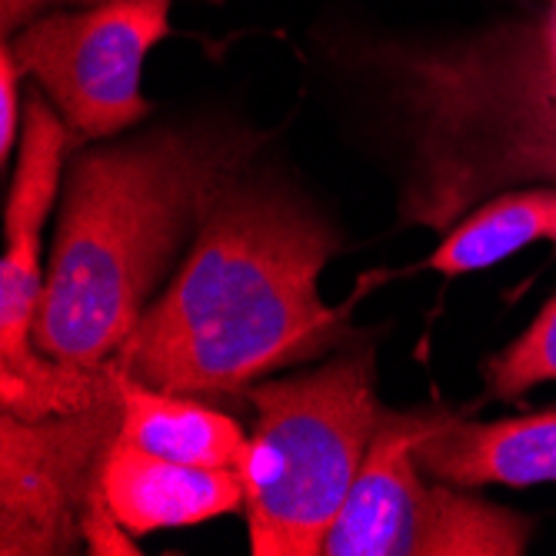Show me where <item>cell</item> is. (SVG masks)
Returning <instances> with one entry per match:
<instances>
[{
    "instance_id": "6da1fadb",
    "label": "cell",
    "mask_w": 556,
    "mask_h": 556,
    "mask_svg": "<svg viewBox=\"0 0 556 556\" xmlns=\"http://www.w3.org/2000/svg\"><path fill=\"white\" fill-rule=\"evenodd\" d=\"M337 227L280 180L240 177L207 214L174 280L114 361L147 387L240 396L333 350L346 314L320 300Z\"/></svg>"
},
{
    "instance_id": "7a4b0ae2",
    "label": "cell",
    "mask_w": 556,
    "mask_h": 556,
    "mask_svg": "<svg viewBox=\"0 0 556 556\" xmlns=\"http://www.w3.org/2000/svg\"><path fill=\"white\" fill-rule=\"evenodd\" d=\"M261 137L227 124L157 127L74 154L34 343L104 367L157 300L180 250L247 174Z\"/></svg>"
},
{
    "instance_id": "3957f363",
    "label": "cell",
    "mask_w": 556,
    "mask_h": 556,
    "mask_svg": "<svg viewBox=\"0 0 556 556\" xmlns=\"http://www.w3.org/2000/svg\"><path fill=\"white\" fill-rule=\"evenodd\" d=\"M417 111L403 220L446 227L490 190L556 184V77L543 27H503L410 71Z\"/></svg>"
},
{
    "instance_id": "277c9868",
    "label": "cell",
    "mask_w": 556,
    "mask_h": 556,
    "mask_svg": "<svg viewBox=\"0 0 556 556\" xmlns=\"http://www.w3.org/2000/svg\"><path fill=\"white\" fill-rule=\"evenodd\" d=\"M254 430L240 464L250 549L257 556H324V543L361 477L387 417L374 350L357 346L240 393Z\"/></svg>"
},
{
    "instance_id": "5b68a950",
    "label": "cell",
    "mask_w": 556,
    "mask_h": 556,
    "mask_svg": "<svg viewBox=\"0 0 556 556\" xmlns=\"http://www.w3.org/2000/svg\"><path fill=\"white\" fill-rule=\"evenodd\" d=\"M440 414L383 417L361 477L324 543V556H520L533 520L440 483L414 446Z\"/></svg>"
},
{
    "instance_id": "8992f818",
    "label": "cell",
    "mask_w": 556,
    "mask_h": 556,
    "mask_svg": "<svg viewBox=\"0 0 556 556\" xmlns=\"http://www.w3.org/2000/svg\"><path fill=\"white\" fill-rule=\"evenodd\" d=\"M71 127L54 111L43 90L24 104L21 161L14 170L4 211V267H0V414L37 420L61 414L77 393L71 364L47 357L34 343L43 300V227L64 184V157Z\"/></svg>"
},
{
    "instance_id": "52a82bcc",
    "label": "cell",
    "mask_w": 556,
    "mask_h": 556,
    "mask_svg": "<svg viewBox=\"0 0 556 556\" xmlns=\"http://www.w3.org/2000/svg\"><path fill=\"white\" fill-rule=\"evenodd\" d=\"M170 34V0H97L30 21L4 43L74 140H108L150 114L140 93L147 54Z\"/></svg>"
},
{
    "instance_id": "ba28073f",
    "label": "cell",
    "mask_w": 556,
    "mask_h": 556,
    "mask_svg": "<svg viewBox=\"0 0 556 556\" xmlns=\"http://www.w3.org/2000/svg\"><path fill=\"white\" fill-rule=\"evenodd\" d=\"M117 437V387L77 414L40 420L0 414V553L64 556L87 549L84 523Z\"/></svg>"
},
{
    "instance_id": "9c48e42d",
    "label": "cell",
    "mask_w": 556,
    "mask_h": 556,
    "mask_svg": "<svg viewBox=\"0 0 556 556\" xmlns=\"http://www.w3.org/2000/svg\"><path fill=\"white\" fill-rule=\"evenodd\" d=\"M100 486L111 514L130 536L243 510V480L237 470L177 464L121 437L108 453Z\"/></svg>"
},
{
    "instance_id": "30bf717a",
    "label": "cell",
    "mask_w": 556,
    "mask_h": 556,
    "mask_svg": "<svg viewBox=\"0 0 556 556\" xmlns=\"http://www.w3.org/2000/svg\"><path fill=\"white\" fill-rule=\"evenodd\" d=\"M417 467L453 486L556 483V410L477 424L440 414L414 446Z\"/></svg>"
},
{
    "instance_id": "8fae6325",
    "label": "cell",
    "mask_w": 556,
    "mask_h": 556,
    "mask_svg": "<svg viewBox=\"0 0 556 556\" xmlns=\"http://www.w3.org/2000/svg\"><path fill=\"white\" fill-rule=\"evenodd\" d=\"M111 367L121 400V440L177 464L240 470L250 433L230 414L190 393L147 387L114 357Z\"/></svg>"
},
{
    "instance_id": "7c38bea8",
    "label": "cell",
    "mask_w": 556,
    "mask_h": 556,
    "mask_svg": "<svg viewBox=\"0 0 556 556\" xmlns=\"http://www.w3.org/2000/svg\"><path fill=\"white\" fill-rule=\"evenodd\" d=\"M536 240L556 247V184L500 190V197L486 200L443 237L427 267L443 277H460L507 261Z\"/></svg>"
},
{
    "instance_id": "4fadbf2b",
    "label": "cell",
    "mask_w": 556,
    "mask_h": 556,
    "mask_svg": "<svg viewBox=\"0 0 556 556\" xmlns=\"http://www.w3.org/2000/svg\"><path fill=\"white\" fill-rule=\"evenodd\" d=\"M486 390L496 400H517L527 390L556 380V296L546 300V307L536 320L483 367Z\"/></svg>"
},
{
    "instance_id": "5bb4252c",
    "label": "cell",
    "mask_w": 556,
    "mask_h": 556,
    "mask_svg": "<svg viewBox=\"0 0 556 556\" xmlns=\"http://www.w3.org/2000/svg\"><path fill=\"white\" fill-rule=\"evenodd\" d=\"M24 71L17 67L11 47L4 43V54H0V161H11L17 150V127L21 121V84Z\"/></svg>"
},
{
    "instance_id": "9a60e30c",
    "label": "cell",
    "mask_w": 556,
    "mask_h": 556,
    "mask_svg": "<svg viewBox=\"0 0 556 556\" xmlns=\"http://www.w3.org/2000/svg\"><path fill=\"white\" fill-rule=\"evenodd\" d=\"M50 4H61V0H4V40L24 30L30 21L43 17Z\"/></svg>"
},
{
    "instance_id": "2e32d148",
    "label": "cell",
    "mask_w": 556,
    "mask_h": 556,
    "mask_svg": "<svg viewBox=\"0 0 556 556\" xmlns=\"http://www.w3.org/2000/svg\"><path fill=\"white\" fill-rule=\"evenodd\" d=\"M543 47H546V64H549V74L556 77V0L549 8V17L543 24Z\"/></svg>"
}]
</instances>
